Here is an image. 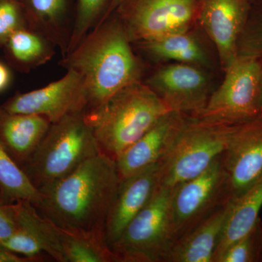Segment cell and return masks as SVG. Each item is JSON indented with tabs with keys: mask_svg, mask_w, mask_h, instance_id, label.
<instances>
[{
	"mask_svg": "<svg viewBox=\"0 0 262 262\" xmlns=\"http://www.w3.org/2000/svg\"><path fill=\"white\" fill-rule=\"evenodd\" d=\"M120 20L106 19L63 56L61 65L78 72L89 93L87 110L97 107L127 85L141 80L142 66Z\"/></svg>",
	"mask_w": 262,
	"mask_h": 262,
	"instance_id": "7a4b0ae2",
	"label": "cell"
},
{
	"mask_svg": "<svg viewBox=\"0 0 262 262\" xmlns=\"http://www.w3.org/2000/svg\"><path fill=\"white\" fill-rule=\"evenodd\" d=\"M184 116L170 112L120 153L115 160L120 180L158 163L171 147Z\"/></svg>",
	"mask_w": 262,
	"mask_h": 262,
	"instance_id": "2e32d148",
	"label": "cell"
},
{
	"mask_svg": "<svg viewBox=\"0 0 262 262\" xmlns=\"http://www.w3.org/2000/svg\"><path fill=\"white\" fill-rule=\"evenodd\" d=\"M159 162L120 180L105 227L110 248L154 196L159 187Z\"/></svg>",
	"mask_w": 262,
	"mask_h": 262,
	"instance_id": "9a60e30c",
	"label": "cell"
},
{
	"mask_svg": "<svg viewBox=\"0 0 262 262\" xmlns=\"http://www.w3.org/2000/svg\"><path fill=\"white\" fill-rule=\"evenodd\" d=\"M230 200L228 174L221 156L199 176L173 188L169 216L174 241Z\"/></svg>",
	"mask_w": 262,
	"mask_h": 262,
	"instance_id": "ba28073f",
	"label": "cell"
},
{
	"mask_svg": "<svg viewBox=\"0 0 262 262\" xmlns=\"http://www.w3.org/2000/svg\"><path fill=\"white\" fill-rule=\"evenodd\" d=\"M239 55L254 57L262 63V11L250 13L239 42Z\"/></svg>",
	"mask_w": 262,
	"mask_h": 262,
	"instance_id": "4316f807",
	"label": "cell"
},
{
	"mask_svg": "<svg viewBox=\"0 0 262 262\" xmlns=\"http://www.w3.org/2000/svg\"><path fill=\"white\" fill-rule=\"evenodd\" d=\"M170 111L193 115L206 106L211 93L206 74L195 65L177 63L156 71L146 81Z\"/></svg>",
	"mask_w": 262,
	"mask_h": 262,
	"instance_id": "8fae6325",
	"label": "cell"
},
{
	"mask_svg": "<svg viewBox=\"0 0 262 262\" xmlns=\"http://www.w3.org/2000/svg\"><path fill=\"white\" fill-rule=\"evenodd\" d=\"M110 0H78L67 53L76 46L96 27L107 8Z\"/></svg>",
	"mask_w": 262,
	"mask_h": 262,
	"instance_id": "d4e9b609",
	"label": "cell"
},
{
	"mask_svg": "<svg viewBox=\"0 0 262 262\" xmlns=\"http://www.w3.org/2000/svg\"><path fill=\"white\" fill-rule=\"evenodd\" d=\"M10 79H11V76L8 67L0 62V92L8 88Z\"/></svg>",
	"mask_w": 262,
	"mask_h": 262,
	"instance_id": "4dcf8cb0",
	"label": "cell"
},
{
	"mask_svg": "<svg viewBox=\"0 0 262 262\" xmlns=\"http://www.w3.org/2000/svg\"><path fill=\"white\" fill-rule=\"evenodd\" d=\"M170 112L155 91L139 80L97 107L86 110L84 117L100 152L115 160Z\"/></svg>",
	"mask_w": 262,
	"mask_h": 262,
	"instance_id": "3957f363",
	"label": "cell"
},
{
	"mask_svg": "<svg viewBox=\"0 0 262 262\" xmlns=\"http://www.w3.org/2000/svg\"><path fill=\"white\" fill-rule=\"evenodd\" d=\"M16 227L13 204L0 205V244L13 235Z\"/></svg>",
	"mask_w": 262,
	"mask_h": 262,
	"instance_id": "f1b7e54d",
	"label": "cell"
},
{
	"mask_svg": "<svg viewBox=\"0 0 262 262\" xmlns=\"http://www.w3.org/2000/svg\"><path fill=\"white\" fill-rule=\"evenodd\" d=\"M220 87L211 93L206 106L195 115L204 121L238 125L262 117V63L239 55L224 70Z\"/></svg>",
	"mask_w": 262,
	"mask_h": 262,
	"instance_id": "8992f818",
	"label": "cell"
},
{
	"mask_svg": "<svg viewBox=\"0 0 262 262\" xmlns=\"http://www.w3.org/2000/svg\"><path fill=\"white\" fill-rule=\"evenodd\" d=\"M89 103L83 79L70 69L60 80L42 89L17 95L1 108L10 114L41 115L54 123L67 115L84 113Z\"/></svg>",
	"mask_w": 262,
	"mask_h": 262,
	"instance_id": "30bf717a",
	"label": "cell"
},
{
	"mask_svg": "<svg viewBox=\"0 0 262 262\" xmlns=\"http://www.w3.org/2000/svg\"><path fill=\"white\" fill-rule=\"evenodd\" d=\"M139 44L144 51L159 59L195 66L208 64L206 53L188 32L169 34Z\"/></svg>",
	"mask_w": 262,
	"mask_h": 262,
	"instance_id": "7402d4cb",
	"label": "cell"
},
{
	"mask_svg": "<svg viewBox=\"0 0 262 262\" xmlns=\"http://www.w3.org/2000/svg\"><path fill=\"white\" fill-rule=\"evenodd\" d=\"M261 84H262V77H261Z\"/></svg>",
	"mask_w": 262,
	"mask_h": 262,
	"instance_id": "d6a6232c",
	"label": "cell"
},
{
	"mask_svg": "<svg viewBox=\"0 0 262 262\" xmlns=\"http://www.w3.org/2000/svg\"><path fill=\"white\" fill-rule=\"evenodd\" d=\"M34 30L41 33L64 56L72 34V24L67 19V0H28Z\"/></svg>",
	"mask_w": 262,
	"mask_h": 262,
	"instance_id": "ffe728a7",
	"label": "cell"
},
{
	"mask_svg": "<svg viewBox=\"0 0 262 262\" xmlns=\"http://www.w3.org/2000/svg\"><path fill=\"white\" fill-rule=\"evenodd\" d=\"M44 194L33 185L21 167L0 143V205L28 201L37 208Z\"/></svg>",
	"mask_w": 262,
	"mask_h": 262,
	"instance_id": "44dd1931",
	"label": "cell"
},
{
	"mask_svg": "<svg viewBox=\"0 0 262 262\" xmlns=\"http://www.w3.org/2000/svg\"><path fill=\"white\" fill-rule=\"evenodd\" d=\"M2 1H3V0H0V2H2Z\"/></svg>",
	"mask_w": 262,
	"mask_h": 262,
	"instance_id": "836d02e7",
	"label": "cell"
},
{
	"mask_svg": "<svg viewBox=\"0 0 262 262\" xmlns=\"http://www.w3.org/2000/svg\"><path fill=\"white\" fill-rule=\"evenodd\" d=\"M120 182L115 160L99 153L45 193L36 208L58 227L106 239V220Z\"/></svg>",
	"mask_w": 262,
	"mask_h": 262,
	"instance_id": "6da1fadb",
	"label": "cell"
},
{
	"mask_svg": "<svg viewBox=\"0 0 262 262\" xmlns=\"http://www.w3.org/2000/svg\"><path fill=\"white\" fill-rule=\"evenodd\" d=\"M51 124L41 115L10 114L0 108V143L15 163L23 168Z\"/></svg>",
	"mask_w": 262,
	"mask_h": 262,
	"instance_id": "ac0fdd59",
	"label": "cell"
},
{
	"mask_svg": "<svg viewBox=\"0 0 262 262\" xmlns=\"http://www.w3.org/2000/svg\"><path fill=\"white\" fill-rule=\"evenodd\" d=\"M13 206L16 229L0 246L34 261H42L41 255L46 253L55 261L66 262L56 225L43 217L28 201L16 202Z\"/></svg>",
	"mask_w": 262,
	"mask_h": 262,
	"instance_id": "5bb4252c",
	"label": "cell"
},
{
	"mask_svg": "<svg viewBox=\"0 0 262 262\" xmlns=\"http://www.w3.org/2000/svg\"><path fill=\"white\" fill-rule=\"evenodd\" d=\"M222 161L236 199L262 173V117L234 125Z\"/></svg>",
	"mask_w": 262,
	"mask_h": 262,
	"instance_id": "4fadbf2b",
	"label": "cell"
},
{
	"mask_svg": "<svg viewBox=\"0 0 262 262\" xmlns=\"http://www.w3.org/2000/svg\"><path fill=\"white\" fill-rule=\"evenodd\" d=\"M15 61L29 67H38L50 61L54 55V46L37 31L25 27L15 31L7 41Z\"/></svg>",
	"mask_w": 262,
	"mask_h": 262,
	"instance_id": "cb8c5ba5",
	"label": "cell"
},
{
	"mask_svg": "<svg viewBox=\"0 0 262 262\" xmlns=\"http://www.w3.org/2000/svg\"><path fill=\"white\" fill-rule=\"evenodd\" d=\"M251 10V0H199L196 18L214 43L223 70L239 56Z\"/></svg>",
	"mask_w": 262,
	"mask_h": 262,
	"instance_id": "7c38bea8",
	"label": "cell"
},
{
	"mask_svg": "<svg viewBox=\"0 0 262 262\" xmlns=\"http://www.w3.org/2000/svg\"><path fill=\"white\" fill-rule=\"evenodd\" d=\"M99 153L84 112L72 114L51 124L22 169L33 185L44 194L81 164Z\"/></svg>",
	"mask_w": 262,
	"mask_h": 262,
	"instance_id": "277c9868",
	"label": "cell"
},
{
	"mask_svg": "<svg viewBox=\"0 0 262 262\" xmlns=\"http://www.w3.org/2000/svg\"><path fill=\"white\" fill-rule=\"evenodd\" d=\"M232 204L230 200L177 239L165 262H213Z\"/></svg>",
	"mask_w": 262,
	"mask_h": 262,
	"instance_id": "e0dca14e",
	"label": "cell"
},
{
	"mask_svg": "<svg viewBox=\"0 0 262 262\" xmlns=\"http://www.w3.org/2000/svg\"><path fill=\"white\" fill-rule=\"evenodd\" d=\"M233 126L185 115L171 147L159 161V186L173 189L204 172L223 154Z\"/></svg>",
	"mask_w": 262,
	"mask_h": 262,
	"instance_id": "5b68a950",
	"label": "cell"
},
{
	"mask_svg": "<svg viewBox=\"0 0 262 262\" xmlns=\"http://www.w3.org/2000/svg\"><path fill=\"white\" fill-rule=\"evenodd\" d=\"M262 208V173L238 198L232 200L225 230L213 262L230 245L244 237L256 225Z\"/></svg>",
	"mask_w": 262,
	"mask_h": 262,
	"instance_id": "d6986e66",
	"label": "cell"
},
{
	"mask_svg": "<svg viewBox=\"0 0 262 262\" xmlns=\"http://www.w3.org/2000/svg\"><path fill=\"white\" fill-rule=\"evenodd\" d=\"M34 261L32 258L20 256L0 246V262H29Z\"/></svg>",
	"mask_w": 262,
	"mask_h": 262,
	"instance_id": "f546056e",
	"label": "cell"
},
{
	"mask_svg": "<svg viewBox=\"0 0 262 262\" xmlns=\"http://www.w3.org/2000/svg\"><path fill=\"white\" fill-rule=\"evenodd\" d=\"M125 0H110L108 3L107 8L105 10L104 13H103L102 17L100 19L98 23L96 24V26L99 25V24H102L103 21L106 20V19L110 18V15L113 13L115 10H116L119 8L120 5L125 2Z\"/></svg>",
	"mask_w": 262,
	"mask_h": 262,
	"instance_id": "1f68e13d",
	"label": "cell"
},
{
	"mask_svg": "<svg viewBox=\"0 0 262 262\" xmlns=\"http://www.w3.org/2000/svg\"><path fill=\"white\" fill-rule=\"evenodd\" d=\"M24 27L18 4L13 0L0 2V43H6L10 36Z\"/></svg>",
	"mask_w": 262,
	"mask_h": 262,
	"instance_id": "83f0119b",
	"label": "cell"
},
{
	"mask_svg": "<svg viewBox=\"0 0 262 262\" xmlns=\"http://www.w3.org/2000/svg\"><path fill=\"white\" fill-rule=\"evenodd\" d=\"M172 191L159 186L111 246L120 262H165L175 243L169 216Z\"/></svg>",
	"mask_w": 262,
	"mask_h": 262,
	"instance_id": "52a82bcc",
	"label": "cell"
},
{
	"mask_svg": "<svg viewBox=\"0 0 262 262\" xmlns=\"http://www.w3.org/2000/svg\"><path fill=\"white\" fill-rule=\"evenodd\" d=\"M215 262H262L261 218L247 234L230 245Z\"/></svg>",
	"mask_w": 262,
	"mask_h": 262,
	"instance_id": "484cf974",
	"label": "cell"
},
{
	"mask_svg": "<svg viewBox=\"0 0 262 262\" xmlns=\"http://www.w3.org/2000/svg\"><path fill=\"white\" fill-rule=\"evenodd\" d=\"M198 0H125L116 10L130 42L187 32L196 18Z\"/></svg>",
	"mask_w": 262,
	"mask_h": 262,
	"instance_id": "9c48e42d",
	"label": "cell"
},
{
	"mask_svg": "<svg viewBox=\"0 0 262 262\" xmlns=\"http://www.w3.org/2000/svg\"><path fill=\"white\" fill-rule=\"evenodd\" d=\"M56 228L66 262H120L103 237Z\"/></svg>",
	"mask_w": 262,
	"mask_h": 262,
	"instance_id": "603a6c76",
	"label": "cell"
}]
</instances>
